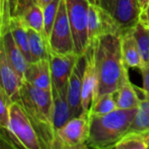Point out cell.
I'll return each mask as SVG.
<instances>
[{
	"instance_id": "9a60e30c",
	"label": "cell",
	"mask_w": 149,
	"mask_h": 149,
	"mask_svg": "<svg viewBox=\"0 0 149 149\" xmlns=\"http://www.w3.org/2000/svg\"><path fill=\"white\" fill-rule=\"evenodd\" d=\"M24 80L36 87L52 91V81L50 59H41L30 63L25 72Z\"/></svg>"
},
{
	"instance_id": "2e32d148",
	"label": "cell",
	"mask_w": 149,
	"mask_h": 149,
	"mask_svg": "<svg viewBox=\"0 0 149 149\" xmlns=\"http://www.w3.org/2000/svg\"><path fill=\"white\" fill-rule=\"evenodd\" d=\"M0 46L3 48L6 57L12 67L24 80L25 72L30 63L16 43L10 31H8L5 34L1 36Z\"/></svg>"
},
{
	"instance_id": "5bb4252c",
	"label": "cell",
	"mask_w": 149,
	"mask_h": 149,
	"mask_svg": "<svg viewBox=\"0 0 149 149\" xmlns=\"http://www.w3.org/2000/svg\"><path fill=\"white\" fill-rule=\"evenodd\" d=\"M0 74L1 87L12 103L18 102L23 79L10 65L2 46H0Z\"/></svg>"
},
{
	"instance_id": "8fae6325",
	"label": "cell",
	"mask_w": 149,
	"mask_h": 149,
	"mask_svg": "<svg viewBox=\"0 0 149 149\" xmlns=\"http://www.w3.org/2000/svg\"><path fill=\"white\" fill-rule=\"evenodd\" d=\"M12 17L18 18L26 27L43 33L44 11L36 0H15Z\"/></svg>"
},
{
	"instance_id": "7c38bea8",
	"label": "cell",
	"mask_w": 149,
	"mask_h": 149,
	"mask_svg": "<svg viewBox=\"0 0 149 149\" xmlns=\"http://www.w3.org/2000/svg\"><path fill=\"white\" fill-rule=\"evenodd\" d=\"M85 68V56H80L69 78L67 86V97L72 117L83 114L82 109V79Z\"/></svg>"
},
{
	"instance_id": "4316f807",
	"label": "cell",
	"mask_w": 149,
	"mask_h": 149,
	"mask_svg": "<svg viewBox=\"0 0 149 149\" xmlns=\"http://www.w3.org/2000/svg\"><path fill=\"white\" fill-rule=\"evenodd\" d=\"M14 3L15 0H0V36L10 31Z\"/></svg>"
},
{
	"instance_id": "44dd1931",
	"label": "cell",
	"mask_w": 149,
	"mask_h": 149,
	"mask_svg": "<svg viewBox=\"0 0 149 149\" xmlns=\"http://www.w3.org/2000/svg\"><path fill=\"white\" fill-rule=\"evenodd\" d=\"M10 31H11L13 38L17 44L18 47L25 56L29 63H32L31 54L29 45V36H28V27H26L18 18L16 17H11L10 24Z\"/></svg>"
},
{
	"instance_id": "f546056e",
	"label": "cell",
	"mask_w": 149,
	"mask_h": 149,
	"mask_svg": "<svg viewBox=\"0 0 149 149\" xmlns=\"http://www.w3.org/2000/svg\"><path fill=\"white\" fill-rule=\"evenodd\" d=\"M140 21L145 24L147 27L149 28V4L148 5V7L145 9V10H143L141 14V18Z\"/></svg>"
},
{
	"instance_id": "83f0119b",
	"label": "cell",
	"mask_w": 149,
	"mask_h": 149,
	"mask_svg": "<svg viewBox=\"0 0 149 149\" xmlns=\"http://www.w3.org/2000/svg\"><path fill=\"white\" fill-rule=\"evenodd\" d=\"M11 101L3 91L0 88V127L1 129L9 131L10 129V108Z\"/></svg>"
},
{
	"instance_id": "484cf974",
	"label": "cell",
	"mask_w": 149,
	"mask_h": 149,
	"mask_svg": "<svg viewBox=\"0 0 149 149\" xmlns=\"http://www.w3.org/2000/svg\"><path fill=\"white\" fill-rule=\"evenodd\" d=\"M61 0H52L43 8L44 11V31L43 34L49 43V38L54 24Z\"/></svg>"
},
{
	"instance_id": "52a82bcc",
	"label": "cell",
	"mask_w": 149,
	"mask_h": 149,
	"mask_svg": "<svg viewBox=\"0 0 149 149\" xmlns=\"http://www.w3.org/2000/svg\"><path fill=\"white\" fill-rule=\"evenodd\" d=\"M99 4L114 19L121 33L132 30L141 18L139 0H97Z\"/></svg>"
},
{
	"instance_id": "4dcf8cb0",
	"label": "cell",
	"mask_w": 149,
	"mask_h": 149,
	"mask_svg": "<svg viewBox=\"0 0 149 149\" xmlns=\"http://www.w3.org/2000/svg\"><path fill=\"white\" fill-rule=\"evenodd\" d=\"M139 3H140V7H141V10L142 12L143 10H145V9L149 4V0H139Z\"/></svg>"
},
{
	"instance_id": "d6986e66",
	"label": "cell",
	"mask_w": 149,
	"mask_h": 149,
	"mask_svg": "<svg viewBox=\"0 0 149 149\" xmlns=\"http://www.w3.org/2000/svg\"><path fill=\"white\" fill-rule=\"evenodd\" d=\"M121 51L124 62L128 68L141 67V60L132 30L121 34Z\"/></svg>"
},
{
	"instance_id": "8992f818",
	"label": "cell",
	"mask_w": 149,
	"mask_h": 149,
	"mask_svg": "<svg viewBox=\"0 0 149 149\" xmlns=\"http://www.w3.org/2000/svg\"><path fill=\"white\" fill-rule=\"evenodd\" d=\"M55 148H88L87 141L90 134L88 115H80L69 120L56 130Z\"/></svg>"
},
{
	"instance_id": "3957f363",
	"label": "cell",
	"mask_w": 149,
	"mask_h": 149,
	"mask_svg": "<svg viewBox=\"0 0 149 149\" xmlns=\"http://www.w3.org/2000/svg\"><path fill=\"white\" fill-rule=\"evenodd\" d=\"M138 108L120 109L107 114H88L90 134L87 148H113L129 132Z\"/></svg>"
},
{
	"instance_id": "4fadbf2b",
	"label": "cell",
	"mask_w": 149,
	"mask_h": 149,
	"mask_svg": "<svg viewBox=\"0 0 149 149\" xmlns=\"http://www.w3.org/2000/svg\"><path fill=\"white\" fill-rule=\"evenodd\" d=\"M85 56V68L82 79V115H88L90 107L92 105L95 85H96V72L94 60V47L90 45L87 48Z\"/></svg>"
},
{
	"instance_id": "ffe728a7",
	"label": "cell",
	"mask_w": 149,
	"mask_h": 149,
	"mask_svg": "<svg viewBox=\"0 0 149 149\" xmlns=\"http://www.w3.org/2000/svg\"><path fill=\"white\" fill-rule=\"evenodd\" d=\"M29 45L32 62L41 59H50L51 50L49 43L43 33L28 28Z\"/></svg>"
},
{
	"instance_id": "f1b7e54d",
	"label": "cell",
	"mask_w": 149,
	"mask_h": 149,
	"mask_svg": "<svg viewBox=\"0 0 149 149\" xmlns=\"http://www.w3.org/2000/svg\"><path fill=\"white\" fill-rule=\"evenodd\" d=\"M141 72L143 79V87L141 89H139L142 93L143 96L149 98V67L141 70Z\"/></svg>"
},
{
	"instance_id": "6da1fadb",
	"label": "cell",
	"mask_w": 149,
	"mask_h": 149,
	"mask_svg": "<svg viewBox=\"0 0 149 149\" xmlns=\"http://www.w3.org/2000/svg\"><path fill=\"white\" fill-rule=\"evenodd\" d=\"M96 85L92 104L108 93H115L123 77L128 72L121 51V35L109 33L94 43Z\"/></svg>"
},
{
	"instance_id": "9c48e42d",
	"label": "cell",
	"mask_w": 149,
	"mask_h": 149,
	"mask_svg": "<svg viewBox=\"0 0 149 149\" xmlns=\"http://www.w3.org/2000/svg\"><path fill=\"white\" fill-rule=\"evenodd\" d=\"M122 34L114 19L99 4L92 0L88 10V41L89 45L100 37L109 34Z\"/></svg>"
},
{
	"instance_id": "30bf717a",
	"label": "cell",
	"mask_w": 149,
	"mask_h": 149,
	"mask_svg": "<svg viewBox=\"0 0 149 149\" xmlns=\"http://www.w3.org/2000/svg\"><path fill=\"white\" fill-rule=\"evenodd\" d=\"M79 57L76 52L67 54L51 52L50 64L52 87L58 90L67 89L69 78Z\"/></svg>"
},
{
	"instance_id": "5b68a950",
	"label": "cell",
	"mask_w": 149,
	"mask_h": 149,
	"mask_svg": "<svg viewBox=\"0 0 149 149\" xmlns=\"http://www.w3.org/2000/svg\"><path fill=\"white\" fill-rule=\"evenodd\" d=\"M9 132L19 148L42 149L40 140L33 125L19 102H13L10 105Z\"/></svg>"
},
{
	"instance_id": "603a6c76",
	"label": "cell",
	"mask_w": 149,
	"mask_h": 149,
	"mask_svg": "<svg viewBox=\"0 0 149 149\" xmlns=\"http://www.w3.org/2000/svg\"><path fill=\"white\" fill-rule=\"evenodd\" d=\"M129 132L146 134L149 132V98L143 96Z\"/></svg>"
},
{
	"instance_id": "1f68e13d",
	"label": "cell",
	"mask_w": 149,
	"mask_h": 149,
	"mask_svg": "<svg viewBox=\"0 0 149 149\" xmlns=\"http://www.w3.org/2000/svg\"><path fill=\"white\" fill-rule=\"evenodd\" d=\"M37 2H38V3L42 7V8H44L46 4H48L51 1H52V0H36Z\"/></svg>"
},
{
	"instance_id": "277c9868",
	"label": "cell",
	"mask_w": 149,
	"mask_h": 149,
	"mask_svg": "<svg viewBox=\"0 0 149 149\" xmlns=\"http://www.w3.org/2000/svg\"><path fill=\"white\" fill-rule=\"evenodd\" d=\"M91 1L65 0L68 18L73 37L74 52L79 56H83L89 47L88 10Z\"/></svg>"
},
{
	"instance_id": "7a4b0ae2",
	"label": "cell",
	"mask_w": 149,
	"mask_h": 149,
	"mask_svg": "<svg viewBox=\"0 0 149 149\" xmlns=\"http://www.w3.org/2000/svg\"><path fill=\"white\" fill-rule=\"evenodd\" d=\"M18 102L31 121L42 148L55 149L52 90H44L23 80Z\"/></svg>"
},
{
	"instance_id": "d6a6232c",
	"label": "cell",
	"mask_w": 149,
	"mask_h": 149,
	"mask_svg": "<svg viewBox=\"0 0 149 149\" xmlns=\"http://www.w3.org/2000/svg\"><path fill=\"white\" fill-rule=\"evenodd\" d=\"M145 136H146V139H147V141H148V148H149V132L148 133H146L144 134Z\"/></svg>"
},
{
	"instance_id": "ac0fdd59",
	"label": "cell",
	"mask_w": 149,
	"mask_h": 149,
	"mask_svg": "<svg viewBox=\"0 0 149 149\" xmlns=\"http://www.w3.org/2000/svg\"><path fill=\"white\" fill-rule=\"evenodd\" d=\"M53 98V124L56 130L71 120L72 113L68 102L67 89L58 90L52 87Z\"/></svg>"
},
{
	"instance_id": "d4e9b609",
	"label": "cell",
	"mask_w": 149,
	"mask_h": 149,
	"mask_svg": "<svg viewBox=\"0 0 149 149\" xmlns=\"http://www.w3.org/2000/svg\"><path fill=\"white\" fill-rule=\"evenodd\" d=\"M116 149H147L148 144L144 134L128 132L114 146Z\"/></svg>"
},
{
	"instance_id": "cb8c5ba5",
	"label": "cell",
	"mask_w": 149,
	"mask_h": 149,
	"mask_svg": "<svg viewBox=\"0 0 149 149\" xmlns=\"http://www.w3.org/2000/svg\"><path fill=\"white\" fill-rule=\"evenodd\" d=\"M117 109L118 106L115 100V93H108L100 96L91 105L88 114H107Z\"/></svg>"
},
{
	"instance_id": "7402d4cb",
	"label": "cell",
	"mask_w": 149,
	"mask_h": 149,
	"mask_svg": "<svg viewBox=\"0 0 149 149\" xmlns=\"http://www.w3.org/2000/svg\"><path fill=\"white\" fill-rule=\"evenodd\" d=\"M138 46L141 67L140 70L149 67V28L141 21L132 29Z\"/></svg>"
},
{
	"instance_id": "ba28073f",
	"label": "cell",
	"mask_w": 149,
	"mask_h": 149,
	"mask_svg": "<svg viewBox=\"0 0 149 149\" xmlns=\"http://www.w3.org/2000/svg\"><path fill=\"white\" fill-rule=\"evenodd\" d=\"M51 52L67 54L74 52V42L68 18L65 0H61L59 9L49 38Z\"/></svg>"
},
{
	"instance_id": "836d02e7",
	"label": "cell",
	"mask_w": 149,
	"mask_h": 149,
	"mask_svg": "<svg viewBox=\"0 0 149 149\" xmlns=\"http://www.w3.org/2000/svg\"><path fill=\"white\" fill-rule=\"evenodd\" d=\"M95 1H96V2H97V0H95Z\"/></svg>"
},
{
	"instance_id": "e0dca14e",
	"label": "cell",
	"mask_w": 149,
	"mask_h": 149,
	"mask_svg": "<svg viewBox=\"0 0 149 149\" xmlns=\"http://www.w3.org/2000/svg\"><path fill=\"white\" fill-rule=\"evenodd\" d=\"M138 88L130 81L128 72L125 74L120 86L115 93V100L120 109L138 108L141 99L137 94Z\"/></svg>"
}]
</instances>
